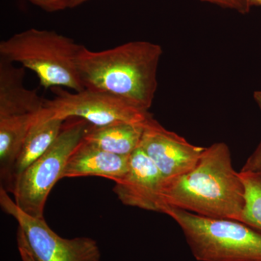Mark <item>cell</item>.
<instances>
[{"instance_id": "obj_12", "label": "cell", "mask_w": 261, "mask_h": 261, "mask_svg": "<svg viewBox=\"0 0 261 261\" xmlns=\"http://www.w3.org/2000/svg\"><path fill=\"white\" fill-rule=\"evenodd\" d=\"M65 121L61 118L49 117L44 109L42 116L29 130L9 172L2 181L3 185L1 187L8 193H12L22 173L53 145Z\"/></svg>"}, {"instance_id": "obj_9", "label": "cell", "mask_w": 261, "mask_h": 261, "mask_svg": "<svg viewBox=\"0 0 261 261\" xmlns=\"http://www.w3.org/2000/svg\"><path fill=\"white\" fill-rule=\"evenodd\" d=\"M164 181L153 161L140 147L129 156L128 170L113 192L123 205L162 213Z\"/></svg>"}, {"instance_id": "obj_19", "label": "cell", "mask_w": 261, "mask_h": 261, "mask_svg": "<svg viewBox=\"0 0 261 261\" xmlns=\"http://www.w3.org/2000/svg\"><path fill=\"white\" fill-rule=\"evenodd\" d=\"M61 1L65 3L67 8H74L89 0H61Z\"/></svg>"}, {"instance_id": "obj_1", "label": "cell", "mask_w": 261, "mask_h": 261, "mask_svg": "<svg viewBox=\"0 0 261 261\" xmlns=\"http://www.w3.org/2000/svg\"><path fill=\"white\" fill-rule=\"evenodd\" d=\"M163 201V209L169 206L203 217L241 221L245 185L233 169L228 146L217 142L205 148L190 171L164 187Z\"/></svg>"}, {"instance_id": "obj_11", "label": "cell", "mask_w": 261, "mask_h": 261, "mask_svg": "<svg viewBox=\"0 0 261 261\" xmlns=\"http://www.w3.org/2000/svg\"><path fill=\"white\" fill-rule=\"evenodd\" d=\"M25 70L0 58V118L39 114L46 99L24 87Z\"/></svg>"}, {"instance_id": "obj_10", "label": "cell", "mask_w": 261, "mask_h": 261, "mask_svg": "<svg viewBox=\"0 0 261 261\" xmlns=\"http://www.w3.org/2000/svg\"><path fill=\"white\" fill-rule=\"evenodd\" d=\"M129 156L111 153L82 139L70 154L61 180L65 178L99 176L116 183L121 180L128 171Z\"/></svg>"}, {"instance_id": "obj_3", "label": "cell", "mask_w": 261, "mask_h": 261, "mask_svg": "<svg viewBox=\"0 0 261 261\" xmlns=\"http://www.w3.org/2000/svg\"><path fill=\"white\" fill-rule=\"evenodd\" d=\"M82 47L55 31L30 29L2 41L0 57L32 70L44 88L67 87L80 92L84 87L77 61Z\"/></svg>"}, {"instance_id": "obj_16", "label": "cell", "mask_w": 261, "mask_h": 261, "mask_svg": "<svg viewBox=\"0 0 261 261\" xmlns=\"http://www.w3.org/2000/svg\"><path fill=\"white\" fill-rule=\"evenodd\" d=\"M200 1L216 5L221 8L235 10L241 14H247L250 10L246 0H200Z\"/></svg>"}, {"instance_id": "obj_7", "label": "cell", "mask_w": 261, "mask_h": 261, "mask_svg": "<svg viewBox=\"0 0 261 261\" xmlns=\"http://www.w3.org/2000/svg\"><path fill=\"white\" fill-rule=\"evenodd\" d=\"M0 205L16 220L29 249L37 261H100L97 242L89 238L65 239L48 226L44 218L25 214L1 187Z\"/></svg>"}, {"instance_id": "obj_18", "label": "cell", "mask_w": 261, "mask_h": 261, "mask_svg": "<svg viewBox=\"0 0 261 261\" xmlns=\"http://www.w3.org/2000/svg\"><path fill=\"white\" fill-rule=\"evenodd\" d=\"M17 243H18V248L19 253L23 261H37L32 255L30 249H29L28 244L27 243L23 232L20 228L18 229L17 233Z\"/></svg>"}, {"instance_id": "obj_8", "label": "cell", "mask_w": 261, "mask_h": 261, "mask_svg": "<svg viewBox=\"0 0 261 261\" xmlns=\"http://www.w3.org/2000/svg\"><path fill=\"white\" fill-rule=\"evenodd\" d=\"M139 147L161 171L164 187L190 171L205 150L166 129L154 118L146 124Z\"/></svg>"}, {"instance_id": "obj_6", "label": "cell", "mask_w": 261, "mask_h": 261, "mask_svg": "<svg viewBox=\"0 0 261 261\" xmlns=\"http://www.w3.org/2000/svg\"><path fill=\"white\" fill-rule=\"evenodd\" d=\"M51 89L55 96L53 99H46L44 109L53 118L65 121L70 118H82L94 126L122 123L146 124L153 118L149 111L103 91L84 89L71 93L62 87Z\"/></svg>"}, {"instance_id": "obj_17", "label": "cell", "mask_w": 261, "mask_h": 261, "mask_svg": "<svg viewBox=\"0 0 261 261\" xmlns=\"http://www.w3.org/2000/svg\"><path fill=\"white\" fill-rule=\"evenodd\" d=\"M28 1L48 13L61 11L67 8L65 3L61 0H28Z\"/></svg>"}, {"instance_id": "obj_5", "label": "cell", "mask_w": 261, "mask_h": 261, "mask_svg": "<svg viewBox=\"0 0 261 261\" xmlns=\"http://www.w3.org/2000/svg\"><path fill=\"white\" fill-rule=\"evenodd\" d=\"M65 121L49 148L18 178L11 194L19 208L33 217L44 218L46 201L75 147L83 139L89 123L82 118Z\"/></svg>"}, {"instance_id": "obj_4", "label": "cell", "mask_w": 261, "mask_h": 261, "mask_svg": "<svg viewBox=\"0 0 261 261\" xmlns=\"http://www.w3.org/2000/svg\"><path fill=\"white\" fill-rule=\"evenodd\" d=\"M198 261H261V231L236 220L203 217L168 207Z\"/></svg>"}, {"instance_id": "obj_2", "label": "cell", "mask_w": 261, "mask_h": 261, "mask_svg": "<svg viewBox=\"0 0 261 261\" xmlns=\"http://www.w3.org/2000/svg\"><path fill=\"white\" fill-rule=\"evenodd\" d=\"M163 49L147 41H134L102 51L82 45L79 73L84 89L103 91L149 111L158 87Z\"/></svg>"}, {"instance_id": "obj_20", "label": "cell", "mask_w": 261, "mask_h": 261, "mask_svg": "<svg viewBox=\"0 0 261 261\" xmlns=\"http://www.w3.org/2000/svg\"><path fill=\"white\" fill-rule=\"evenodd\" d=\"M246 1L250 8L252 7H261V0H246Z\"/></svg>"}, {"instance_id": "obj_13", "label": "cell", "mask_w": 261, "mask_h": 261, "mask_svg": "<svg viewBox=\"0 0 261 261\" xmlns=\"http://www.w3.org/2000/svg\"><path fill=\"white\" fill-rule=\"evenodd\" d=\"M146 124L122 123L94 126L89 123L83 140L111 153L129 156L140 147Z\"/></svg>"}, {"instance_id": "obj_15", "label": "cell", "mask_w": 261, "mask_h": 261, "mask_svg": "<svg viewBox=\"0 0 261 261\" xmlns=\"http://www.w3.org/2000/svg\"><path fill=\"white\" fill-rule=\"evenodd\" d=\"M253 97L261 111V91H256L254 92ZM240 171L261 173V141L255 151L247 159L246 162Z\"/></svg>"}, {"instance_id": "obj_14", "label": "cell", "mask_w": 261, "mask_h": 261, "mask_svg": "<svg viewBox=\"0 0 261 261\" xmlns=\"http://www.w3.org/2000/svg\"><path fill=\"white\" fill-rule=\"evenodd\" d=\"M245 188L241 222L261 231V173L240 171Z\"/></svg>"}]
</instances>
